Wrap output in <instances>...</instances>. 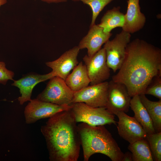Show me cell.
Returning a JSON list of instances; mask_svg holds the SVG:
<instances>
[{"label":"cell","mask_w":161,"mask_h":161,"mask_svg":"<svg viewBox=\"0 0 161 161\" xmlns=\"http://www.w3.org/2000/svg\"><path fill=\"white\" fill-rule=\"evenodd\" d=\"M70 110L59 112L41 126L51 161H77L80 143L78 126Z\"/></svg>","instance_id":"obj_2"},{"label":"cell","mask_w":161,"mask_h":161,"mask_svg":"<svg viewBox=\"0 0 161 161\" xmlns=\"http://www.w3.org/2000/svg\"><path fill=\"white\" fill-rule=\"evenodd\" d=\"M144 94L151 95L161 100V76L154 78L146 88Z\"/></svg>","instance_id":"obj_23"},{"label":"cell","mask_w":161,"mask_h":161,"mask_svg":"<svg viewBox=\"0 0 161 161\" xmlns=\"http://www.w3.org/2000/svg\"><path fill=\"white\" fill-rule=\"evenodd\" d=\"M112 80L124 84L132 97L144 94L155 77L161 76V50L136 38L128 44L123 64Z\"/></svg>","instance_id":"obj_1"},{"label":"cell","mask_w":161,"mask_h":161,"mask_svg":"<svg viewBox=\"0 0 161 161\" xmlns=\"http://www.w3.org/2000/svg\"><path fill=\"white\" fill-rule=\"evenodd\" d=\"M55 76L54 73L52 71L44 75L33 73H29L17 80H13L14 82L12 85L18 87L21 95L18 98L20 104L22 105L25 102L31 100L32 91L36 84Z\"/></svg>","instance_id":"obj_14"},{"label":"cell","mask_w":161,"mask_h":161,"mask_svg":"<svg viewBox=\"0 0 161 161\" xmlns=\"http://www.w3.org/2000/svg\"><path fill=\"white\" fill-rule=\"evenodd\" d=\"M67 86L74 92L88 86L90 83L86 66L80 62L65 80Z\"/></svg>","instance_id":"obj_17"},{"label":"cell","mask_w":161,"mask_h":161,"mask_svg":"<svg viewBox=\"0 0 161 161\" xmlns=\"http://www.w3.org/2000/svg\"><path fill=\"white\" fill-rule=\"evenodd\" d=\"M126 12L122 30L130 34L142 29L146 21L145 15L141 12L139 0H128Z\"/></svg>","instance_id":"obj_15"},{"label":"cell","mask_w":161,"mask_h":161,"mask_svg":"<svg viewBox=\"0 0 161 161\" xmlns=\"http://www.w3.org/2000/svg\"><path fill=\"white\" fill-rule=\"evenodd\" d=\"M42 1L48 3H58L66 2L68 0H41Z\"/></svg>","instance_id":"obj_26"},{"label":"cell","mask_w":161,"mask_h":161,"mask_svg":"<svg viewBox=\"0 0 161 161\" xmlns=\"http://www.w3.org/2000/svg\"><path fill=\"white\" fill-rule=\"evenodd\" d=\"M132 97L130 107L134 113V117L147 134L156 132L150 116L141 103L139 95H136Z\"/></svg>","instance_id":"obj_16"},{"label":"cell","mask_w":161,"mask_h":161,"mask_svg":"<svg viewBox=\"0 0 161 161\" xmlns=\"http://www.w3.org/2000/svg\"><path fill=\"white\" fill-rule=\"evenodd\" d=\"M132 153L127 151L124 154L122 161H132Z\"/></svg>","instance_id":"obj_25"},{"label":"cell","mask_w":161,"mask_h":161,"mask_svg":"<svg viewBox=\"0 0 161 161\" xmlns=\"http://www.w3.org/2000/svg\"><path fill=\"white\" fill-rule=\"evenodd\" d=\"M80 49L75 46L65 52L56 60L47 62L46 65L52 69L55 76L64 80L71 70L78 64L77 57Z\"/></svg>","instance_id":"obj_12"},{"label":"cell","mask_w":161,"mask_h":161,"mask_svg":"<svg viewBox=\"0 0 161 161\" xmlns=\"http://www.w3.org/2000/svg\"><path fill=\"white\" fill-rule=\"evenodd\" d=\"M14 73L6 67L4 62L0 61V83L5 85L9 80H13Z\"/></svg>","instance_id":"obj_24"},{"label":"cell","mask_w":161,"mask_h":161,"mask_svg":"<svg viewBox=\"0 0 161 161\" xmlns=\"http://www.w3.org/2000/svg\"><path fill=\"white\" fill-rule=\"evenodd\" d=\"M131 36L130 33L122 30L112 40L104 44L103 48L106 52V63L114 72L119 69L123 64Z\"/></svg>","instance_id":"obj_6"},{"label":"cell","mask_w":161,"mask_h":161,"mask_svg":"<svg viewBox=\"0 0 161 161\" xmlns=\"http://www.w3.org/2000/svg\"><path fill=\"white\" fill-rule=\"evenodd\" d=\"M84 161L96 153H101L112 161H122L124 153L104 125L92 126L82 123L77 125Z\"/></svg>","instance_id":"obj_3"},{"label":"cell","mask_w":161,"mask_h":161,"mask_svg":"<svg viewBox=\"0 0 161 161\" xmlns=\"http://www.w3.org/2000/svg\"><path fill=\"white\" fill-rule=\"evenodd\" d=\"M139 96L150 116L156 132L161 131V100L153 101L149 100L144 94Z\"/></svg>","instance_id":"obj_20"},{"label":"cell","mask_w":161,"mask_h":161,"mask_svg":"<svg viewBox=\"0 0 161 161\" xmlns=\"http://www.w3.org/2000/svg\"><path fill=\"white\" fill-rule=\"evenodd\" d=\"M74 92L64 80L55 76L50 79L45 88L37 96L36 99L59 105H71Z\"/></svg>","instance_id":"obj_5"},{"label":"cell","mask_w":161,"mask_h":161,"mask_svg":"<svg viewBox=\"0 0 161 161\" xmlns=\"http://www.w3.org/2000/svg\"><path fill=\"white\" fill-rule=\"evenodd\" d=\"M71 105L70 110L77 123H84L92 126L116 124L114 115L105 107H94L83 102H76Z\"/></svg>","instance_id":"obj_4"},{"label":"cell","mask_w":161,"mask_h":161,"mask_svg":"<svg viewBox=\"0 0 161 161\" xmlns=\"http://www.w3.org/2000/svg\"><path fill=\"white\" fill-rule=\"evenodd\" d=\"M71 105H59L37 99L31 100L25 107L24 116L27 124L34 123L42 119L49 118L56 113L70 110Z\"/></svg>","instance_id":"obj_8"},{"label":"cell","mask_w":161,"mask_h":161,"mask_svg":"<svg viewBox=\"0 0 161 161\" xmlns=\"http://www.w3.org/2000/svg\"><path fill=\"white\" fill-rule=\"evenodd\" d=\"M114 114L119 120L117 126L119 135L130 144L137 140L146 139L147 134L141 125L134 117L123 112H117Z\"/></svg>","instance_id":"obj_11"},{"label":"cell","mask_w":161,"mask_h":161,"mask_svg":"<svg viewBox=\"0 0 161 161\" xmlns=\"http://www.w3.org/2000/svg\"><path fill=\"white\" fill-rule=\"evenodd\" d=\"M120 6L114 7L108 10L103 16L98 25L103 29L104 32H110L115 28L123 27L124 14L120 11Z\"/></svg>","instance_id":"obj_18"},{"label":"cell","mask_w":161,"mask_h":161,"mask_svg":"<svg viewBox=\"0 0 161 161\" xmlns=\"http://www.w3.org/2000/svg\"><path fill=\"white\" fill-rule=\"evenodd\" d=\"M112 35L111 32H104L102 27L95 24L90 26L87 34L81 40L78 46L80 50L86 49L87 55L91 57L101 49Z\"/></svg>","instance_id":"obj_13"},{"label":"cell","mask_w":161,"mask_h":161,"mask_svg":"<svg viewBox=\"0 0 161 161\" xmlns=\"http://www.w3.org/2000/svg\"><path fill=\"white\" fill-rule=\"evenodd\" d=\"M7 0H0V7L7 2Z\"/></svg>","instance_id":"obj_27"},{"label":"cell","mask_w":161,"mask_h":161,"mask_svg":"<svg viewBox=\"0 0 161 161\" xmlns=\"http://www.w3.org/2000/svg\"><path fill=\"white\" fill-rule=\"evenodd\" d=\"M72 1H80V0H72Z\"/></svg>","instance_id":"obj_28"},{"label":"cell","mask_w":161,"mask_h":161,"mask_svg":"<svg viewBox=\"0 0 161 161\" xmlns=\"http://www.w3.org/2000/svg\"><path fill=\"white\" fill-rule=\"evenodd\" d=\"M146 139L155 160L161 161V131L147 134Z\"/></svg>","instance_id":"obj_22"},{"label":"cell","mask_w":161,"mask_h":161,"mask_svg":"<svg viewBox=\"0 0 161 161\" xmlns=\"http://www.w3.org/2000/svg\"><path fill=\"white\" fill-rule=\"evenodd\" d=\"M114 0H80L88 5L92 12V21L90 26L95 24L96 19L100 12L105 7Z\"/></svg>","instance_id":"obj_21"},{"label":"cell","mask_w":161,"mask_h":161,"mask_svg":"<svg viewBox=\"0 0 161 161\" xmlns=\"http://www.w3.org/2000/svg\"><path fill=\"white\" fill-rule=\"evenodd\" d=\"M133 161H153L152 153L146 139L136 141L129 145Z\"/></svg>","instance_id":"obj_19"},{"label":"cell","mask_w":161,"mask_h":161,"mask_svg":"<svg viewBox=\"0 0 161 161\" xmlns=\"http://www.w3.org/2000/svg\"><path fill=\"white\" fill-rule=\"evenodd\" d=\"M83 59L90 80V85L106 81L109 78L110 69L106 63V52L103 48L91 57L86 55Z\"/></svg>","instance_id":"obj_7"},{"label":"cell","mask_w":161,"mask_h":161,"mask_svg":"<svg viewBox=\"0 0 161 161\" xmlns=\"http://www.w3.org/2000/svg\"><path fill=\"white\" fill-rule=\"evenodd\" d=\"M109 82L105 81L88 86L74 92L72 103L83 102L92 107H105L109 88Z\"/></svg>","instance_id":"obj_9"},{"label":"cell","mask_w":161,"mask_h":161,"mask_svg":"<svg viewBox=\"0 0 161 161\" xmlns=\"http://www.w3.org/2000/svg\"><path fill=\"white\" fill-rule=\"evenodd\" d=\"M107 100L105 107L112 114L117 112H128L131 97L123 83L111 80L109 82Z\"/></svg>","instance_id":"obj_10"}]
</instances>
